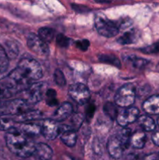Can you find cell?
Instances as JSON below:
<instances>
[{"mask_svg":"<svg viewBox=\"0 0 159 160\" xmlns=\"http://www.w3.org/2000/svg\"><path fill=\"white\" fill-rule=\"evenodd\" d=\"M94 112H95V106L94 104H92V103H90V104L87 106V109H86V117L87 118V120H90V119H92Z\"/></svg>","mask_w":159,"mask_h":160,"instance_id":"obj_35","label":"cell"},{"mask_svg":"<svg viewBox=\"0 0 159 160\" xmlns=\"http://www.w3.org/2000/svg\"><path fill=\"white\" fill-rule=\"evenodd\" d=\"M45 97L46 98V103L51 107L58 104V100L56 98V92L53 89H48Z\"/></svg>","mask_w":159,"mask_h":160,"instance_id":"obj_28","label":"cell"},{"mask_svg":"<svg viewBox=\"0 0 159 160\" xmlns=\"http://www.w3.org/2000/svg\"><path fill=\"white\" fill-rule=\"evenodd\" d=\"M60 137L62 142L67 146L73 147L76 145L77 135H76V132L73 129L67 128L65 130H62Z\"/></svg>","mask_w":159,"mask_h":160,"instance_id":"obj_15","label":"cell"},{"mask_svg":"<svg viewBox=\"0 0 159 160\" xmlns=\"http://www.w3.org/2000/svg\"><path fill=\"white\" fill-rule=\"evenodd\" d=\"M54 80L55 82L56 83V84L60 87H64L65 85V78L64 76L63 73H62V70H60L59 69H56L54 72Z\"/></svg>","mask_w":159,"mask_h":160,"instance_id":"obj_30","label":"cell"},{"mask_svg":"<svg viewBox=\"0 0 159 160\" xmlns=\"http://www.w3.org/2000/svg\"><path fill=\"white\" fill-rule=\"evenodd\" d=\"M9 68V57L2 46L0 45V80L4 79Z\"/></svg>","mask_w":159,"mask_h":160,"instance_id":"obj_17","label":"cell"},{"mask_svg":"<svg viewBox=\"0 0 159 160\" xmlns=\"http://www.w3.org/2000/svg\"><path fill=\"white\" fill-rule=\"evenodd\" d=\"M76 46L79 49H80L81 51H87L88 47L90 46V42H89L88 40H86V39L77 41L76 42Z\"/></svg>","mask_w":159,"mask_h":160,"instance_id":"obj_33","label":"cell"},{"mask_svg":"<svg viewBox=\"0 0 159 160\" xmlns=\"http://www.w3.org/2000/svg\"><path fill=\"white\" fill-rule=\"evenodd\" d=\"M20 160H40V159H39L37 157V156H35L34 154H33L32 156H29V157L24 158V159H20Z\"/></svg>","mask_w":159,"mask_h":160,"instance_id":"obj_39","label":"cell"},{"mask_svg":"<svg viewBox=\"0 0 159 160\" xmlns=\"http://www.w3.org/2000/svg\"><path fill=\"white\" fill-rule=\"evenodd\" d=\"M126 62L134 69H142L147 65L149 61L135 56H129L126 58Z\"/></svg>","mask_w":159,"mask_h":160,"instance_id":"obj_21","label":"cell"},{"mask_svg":"<svg viewBox=\"0 0 159 160\" xmlns=\"http://www.w3.org/2000/svg\"><path fill=\"white\" fill-rule=\"evenodd\" d=\"M140 51L145 54H154V53L159 52V42L143 48H140Z\"/></svg>","mask_w":159,"mask_h":160,"instance_id":"obj_31","label":"cell"},{"mask_svg":"<svg viewBox=\"0 0 159 160\" xmlns=\"http://www.w3.org/2000/svg\"><path fill=\"white\" fill-rule=\"evenodd\" d=\"M21 132L27 138L35 137L41 133V127L35 123H24L21 126Z\"/></svg>","mask_w":159,"mask_h":160,"instance_id":"obj_18","label":"cell"},{"mask_svg":"<svg viewBox=\"0 0 159 160\" xmlns=\"http://www.w3.org/2000/svg\"><path fill=\"white\" fill-rule=\"evenodd\" d=\"M38 37L45 43L51 42L54 38V31L49 28H41L38 31Z\"/></svg>","mask_w":159,"mask_h":160,"instance_id":"obj_25","label":"cell"},{"mask_svg":"<svg viewBox=\"0 0 159 160\" xmlns=\"http://www.w3.org/2000/svg\"><path fill=\"white\" fill-rule=\"evenodd\" d=\"M17 122L13 118L8 116H2L0 117V130L4 131H9V130L16 128L15 124Z\"/></svg>","mask_w":159,"mask_h":160,"instance_id":"obj_23","label":"cell"},{"mask_svg":"<svg viewBox=\"0 0 159 160\" xmlns=\"http://www.w3.org/2000/svg\"><path fill=\"white\" fill-rule=\"evenodd\" d=\"M27 46L33 52L41 57H47L49 54V47L48 44L41 40L37 35L31 34L27 38Z\"/></svg>","mask_w":159,"mask_h":160,"instance_id":"obj_8","label":"cell"},{"mask_svg":"<svg viewBox=\"0 0 159 160\" xmlns=\"http://www.w3.org/2000/svg\"><path fill=\"white\" fill-rule=\"evenodd\" d=\"M131 23H132V21H131L130 19L129 18H126V19H121V20H119L118 22H116L117 23V26H118V29H124V28H128L129 26H130Z\"/></svg>","mask_w":159,"mask_h":160,"instance_id":"obj_34","label":"cell"},{"mask_svg":"<svg viewBox=\"0 0 159 160\" xmlns=\"http://www.w3.org/2000/svg\"><path fill=\"white\" fill-rule=\"evenodd\" d=\"M103 109H104V113H105L109 118L112 119V120H115V119H117L118 113L116 105H115L112 102H106L105 104L104 105Z\"/></svg>","mask_w":159,"mask_h":160,"instance_id":"obj_24","label":"cell"},{"mask_svg":"<svg viewBox=\"0 0 159 160\" xmlns=\"http://www.w3.org/2000/svg\"><path fill=\"white\" fill-rule=\"evenodd\" d=\"M152 141L157 146H159V131H157L153 134Z\"/></svg>","mask_w":159,"mask_h":160,"instance_id":"obj_37","label":"cell"},{"mask_svg":"<svg viewBox=\"0 0 159 160\" xmlns=\"http://www.w3.org/2000/svg\"><path fill=\"white\" fill-rule=\"evenodd\" d=\"M62 131V127L59 124V122L48 119L43 121L41 126V134L47 139V140H54Z\"/></svg>","mask_w":159,"mask_h":160,"instance_id":"obj_9","label":"cell"},{"mask_svg":"<svg viewBox=\"0 0 159 160\" xmlns=\"http://www.w3.org/2000/svg\"><path fill=\"white\" fill-rule=\"evenodd\" d=\"M143 109L148 114H159V95H152L145 100L143 103Z\"/></svg>","mask_w":159,"mask_h":160,"instance_id":"obj_13","label":"cell"},{"mask_svg":"<svg viewBox=\"0 0 159 160\" xmlns=\"http://www.w3.org/2000/svg\"><path fill=\"white\" fill-rule=\"evenodd\" d=\"M143 160H159V156L157 154L153 153V154H150L145 156Z\"/></svg>","mask_w":159,"mask_h":160,"instance_id":"obj_36","label":"cell"},{"mask_svg":"<svg viewBox=\"0 0 159 160\" xmlns=\"http://www.w3.org/2000/svg\"><path fill=\"white\" fill-rule=\"evenodd\" d=\"M48 90V86L45 82L34 83L31 84L26 90L23 91L24 93V101L28 104H34L41 101L42 98L45 96Z\"/></svg>","mask_w":159,"mask_h":160,"instance_id":"obj_6","label":"cell"},{"mask_svg":"<svg viewBox=\"0 0 159 160\" xmlns=\"http://www.w3.org/2000/svg\"><path fill=\"white\" fill-rule=\"evenodd\" d=\"M157 123H158V125H159V118H158V120H157Z\"/></svg>","mask_w":159,"mask_h":160,"instance_id":"obj_41","label":"cell"},{"mask_svg":"<svg viewBox=\"0 0 159 160\" xmlns=\"http://www.w3.org/2000/svg\"><path fill=\"white\" fill-rule=\"evenodd\" d=\"M98 59L101 62H104V63H108L112 64V65L115 66V67H121V63H120V61L118 60V59L117 57H115L114 55L111 54H103L100 55L98 56Z\"/></svg>","mask_w":159,"mask_h":160,"instance_id":"obj_27","label":"cell"},{"mask_svg":"<svg viewBox=\"0 0 159 160\" xmlns=\"http://www.w3.org/2000/svg\"><path fill=\"white\" fill-rule=\"evenodd\" d=\"M56 43L58 44L59 46L62 47V48H66L70 44V38L64 34H59L56 37Z\"/></svg>","mask_w":159,"mask_h":160,"instance_id":"obj_32","label":"cell"},{"mask_svg":"<svg viewBox=\"0 0 159 160\" xmlns=\"http://www.w3.org/2000/svg\"><path fill=\"white\" fill-rule=\"evenodd\" d=\"M29 110V104L23 99L0 101V117L19 116Z\"/></svg>","mask_w":159,"mask_h":160,"instance_id":"obj_3","label":"cell"},{"mask_svg":"<svg viewBox=\"0 0 159 160\" xmlns=\"http://www.w3.org/2000/svg\"><path fill=\"white\" fill-rule=\"evenodd\" d=\"M107 148L108 152L111 157L115 159H120L123 156L124 151L126 150L124 145H123V143L117 135L112 136L108 139Z\"/></svg>","mask_w":159,"mask_h":160,"instance_id":"obj_11","label":"cell"},{"mask_svg":"<svg viewBox=\"0 0 159 160\" xmlns=\"http://www.w3.org/2000/svg\"><path fill=\"white\" fill-rule=\"evenodd\" d=\"M131 135H132V134H131V130L129 129V128H123V129L120 131L119 134L117 135L118 138H119V140L121 141L122 143H123V145H124L126 149L129 146Z\"/></svg>","mask_w":159,"mask_h":160,"instance_id":"obj_26","label":"cell"},{"mask_svg":"<svg viewBox=\"0 0 159 160\" xmlns=\"http://www.w3.org/2000/svg\"><path fill=\"white\" fill-rule=\"evenodd\" d=\"M157 71H159V63L157 65Z\"/></svg>","mask_w":159,"mask_h":160,"instance_id":"obj_40","label":"cell"},{"mask_svg":"<svg viewBox=\"0 0 159 160\" xmlns=\"http://www.w3.org/2000/svg\"><path fill=\"white\" fill-rule=\"evenodd\" d=\"M17 70L29 81H37L43 76L41 65L31 58H23L16 67Z\"/></svg>","mask_w":159,"mask_h":160,"instance_id":"obj_2","label":"cell"},{"mask_svg":"<svg viewBox=\"0 0 159 160\" xmlns=\"http://www.w3.org/2000/svg\"><path fill=\"white\" fill-rule=\"evenodd\" d=\"M146 143V134L143 131H137L131 135L130 144L133 148H143Z\"/></svg>","mask_w":159,"mask_h":160,"instance_id":"obj_16","label":"cell"},{"mask_svg":"<svg viewBox=\"0 0 159 160\" xmlns=\"http://www.w3.org/2000/svg\"><path fill=\"white\" fill-rule=\"evenodd\" d=\"M73 112V106L70 102H63L53 114L52 120L57 122L63 121L68 118Z\"/></svg>","mask_w":159,"mask_h":160,"instance_id":"obj_12","label":"cell"},{"mask_svg":"<svg viewBox=\"0 0 159 160\" xmlns=\"http://www.w3.org/2000/svg\"><path fill=\"white\" fill-rule=\"evenodd\" d=\"M94 25L98 34L105 38L115 37L119 32L116 22L108 19L102 12H98L95 15Z\"/></svg>","mask_w":159,"mask_h":160,"instance_id":"obj_4","label":"cell"},{"mask_svg":"<svg viewBox=\"0 0 159 160\" xmlns=\"http://www.w3.org/2000/svg\"><path fill=\"white\" fill-rule=\"evenodd\" d=\"M69 95L72 99L79 105H86L90 98V93L88 88L81 83L71 84L69 88Z\"/></svg>","mask_w":159,"mask_h":160,"instance_id":"obj_7","label":"cell"},{"mask_svg":"<svg viewBox=\"0 0 159 160\" xmlns=\"http://www.w3.org/2000/svg\"><path fill=\"white\" fill-rule=\"evenodd\" d=\"M5 139L8 148L16 156L24 159L34 154L35 145L17 128L7 131Z\"/></svg>","mask_w":159,"mask_h":160,"instance_id":"obj_1","label":"cell"},{"mask_svg":"<svg viewBox=\"0 0 159 160\" xmlns=\"http://www.w3.org/2000/svg\"><path fill=\"white\" fill-rule=\"evenodd\" d=\"M138 123L144 131H153L156 128L155 123L151 117L147 115L140 116L137 119Z\"/></svg>","mask_w":159,"mask_h":160,"instance_id":"obj_19","label":"cell"},{"mask_svg":"<svg viewBox=\"0 0 159 160\" xmlns=\"http://www.w3.org/2000/svg\"><path fill=\"white\" fill-rule=\"evenodd\" d=\"M136 88L132 84L128 83L122 86L115 95V102L120 107H128L135 102Z\"/></svg>","mask_w":159,"mask_h":160,"instance_id":"obj_5","label":"cell"},{"mask_svg":"<svg viewBox=\"0 0 159 160\" xmlns=\"http://www.w3.org/2000/svg\"><path fill=\"white\" fill-rule=\"evenodd\" d=\"M13 95H15V92L10 88H9L5 84H0V101H2L5 98H9Z\"/></svg>","mask_w":159,"mask_h":160,"instance_id":"obj_29","label":"cell"},{"mask_svg":"<svg viewBox=\"0 0 159 160\" xmlns=\"http://www.w3.org/2000/svg\"><path fill=\"white\" fill-rule=\"evenodd\" d=\"M126 160H143L140 156H138L136 154H131L126 157Z\"/></svg>","mask_w":159,"mask_h":160,"instance_id":"obj_38","label":"cell"},{"mask_svg":"<svg viewBox=\"0 0 159 160\" xmlns=\"http://www.w3.org/2000/svg\"><path fill=\"white\" fill-rule=\"evenodd\" d=\"M41 117V113L39 111H36V110H31V111H26V112L24 113L21 114V115H19L16 117L15 120L16 122H26V121H30V120H37L38 118Z\"/></svg>","mask_w":159,"mask_h":160,"instance_id":"obj_20","label":"cell"},{"mask_svg":"<svg viewBox=\"0 0 159 160\" xmlns=\"http://www.w3.org/2000/svg\"><path fill=\"white\" fill-rule=\"evenodd\" d=\"M34 155L40 160H51L53 152L49 145L45 143H38L35 145Z\"/></svg>","mask_w":159,"mask_h":160,"instance_id":"obj_14","label":"cell"},{"mask_svg":"<svg viewBox=\"0 0 159 160\" xmlns=\"http://www.w3.org/2000/svg\"><path fill=\"white\" fill-rule=\"evenodd\" d=\"M137 41V34L136 31L132 30V31H127V32L124 33L122 36H120L118 39H117V42L120 45H131V44L134 43Z\"/></svg>","mask_w":159,"mask_h":160,"instance_id":"obj_22","label":"cell"},{"mask_svg":"<svg viewBox=\"0 0 159 160\" xmlns=\"http://www.w3.org/2000/svg\"><path fill=\"white\" fill-rule=\"evenodd\" d=\"M140 111L136 107H129L122 111L117 117V122L121 127H126L137 120Z\"/></svg>","mask_w":159,"mask_h":160,"instance_id":"obj_10","label":"cell"}]
</instances>
